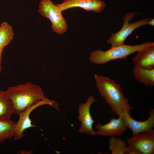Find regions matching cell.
Masks as SVG:
<instances>
[{
  "instance_id": "1",
  "label": "cell",
  "mask_w": 154,
  "mask_h": 154,
  "mask_svg": "<svg viewBox=\"0 0 154 154\" xmlns=\"http://www.w3.org/2000/svg\"><path fill=\"white\" fill-rule=\"evenodd\" d=\"M5 91L12 103L14 113L18 115L46 98L41 87L30 82L10 86Z\"/></svg>"
},
{
  "instance_id": "2",
  "label": "cell",
  "mask_w": 154,
  "mask_h": 154,
  "mask_svg": "<svg viewBox=\"0 0 154 154\" xmlns=\"http://www.w3.org/2000/svg\"><path fill=\"white\" fill-rule=\"evenodd\" d=\"M96 86L113 112L118 116L125 110L131 111L130 106L119 84L105 76L95 74L94 76Z\"/></svg>"
},
{
  "instance_id": "3",
  "label": "cell",
  "mask_w": 154,
  "mask_h": 154,
  "mask_svg": "<svg viewBox=\"0 0 154 154\" xmlns=\"http://www.w3.org/2000/svg\"><path fill=\"white\" fill-rule=\"evenodd\" d=\"M151 46H154V42L149 41L133 46L123 44L111 47L106 51L101 49L96 50L90 53L89 60L91 63L96 64H104L114 60L126 59L130 55Z\"/></svg>"
},
{
  "instance_id": "4",
  "label": "cell",
  "mask_w": 154,
  "mask_h": 154,
  "mask_svg": "<svg viewBox=\"0 0 154 154\" xmlns=\"http://www.w3.org/2000/svg\"><path fill=\"white\" fill-rule=\"evenodd\" d=\"M61 11L51 0H40L38 6V12L49 20L52 31L59 34L66 33L68 25Z\"/></svg>"
},
{
  "instance_id": "5",
  "label": "cell",
  "mask_w": 154,
  "mask_h": 154,
  "mask_svg": "<svg viewBox=\"0 0 154 154\" xmlns=\"http://www.w3.org/2000/svg\"><path fill=\"white\" fill-rule=\"evenodd\" d=\"M137 12H128L123 17V23L121 29L116 33H113L107 40V43L110 44L111 47L124 44L128 37L136 29L145 25L152 18H146L142 20L129 23V21L137 14Z\"/></svg>"
},
{
  "instance_id": "6",
  "label": "cell",
  "mask_w": 154,
  "mask_h": 154,
  "mask_svg": "<svg viewBox=\"0 0 154 154\" xmlns=\"http://www.w3.org/2000/svg\"><path fill=\"white\" fill-rule=\"evenodd\" d=\"M44 105L50 106L57 110L59 109L58 103L46 97L26 108L19 115V119L16 123L17 129L13 137L15 140H20L24 137L25 135L23 134V132L26 129L36 127L35 125L32 124L30 117V114L36 108Z\"/></svg>"
},
{
  "instance_id": "7",
  "label": "cell",
  "mask_w": 154,
  "mask_h": 154,
  "mask_svg": "<svg viewBox=\"0 0 154 154\" xmlns=\"http://www.w3.org/2000/svg\"><path fill=\"white\" fill-rule=\"evenodd\" d=\"M95 100L92 95L90 96L85 103H80L78 109V121L81 123L78 132L91 135H97L96 131L93 128L94 121L91 115L90 109Z\"/></svg>"
},
{
  "instance_id": "8",
  "label": "cell",
  "mask_w": 154,
  "mask_h": 154,
  "mask_svg": "<svg viewBox=\"0 0 154 154\" xmlns=\"http://www.w3.org/2000/svg\"><path fill=\"white\" fill-rule=\"evenodd\" d=\"M130 111L125 110L121 116L127 128L131 131L132 136L148 131L154 127V109L151 108L149 112V116L145 121H140L132 118L130 114Z\"/></svg>"
},
{
  "instance_id": "9",
  "label": "cell",
  "mask_w": 154,
  "mask_h": 154,
  "mask_svg": "<svg viewBox=\"0 0 154 154\" xmlns=\"http://www.w3.org/2000/svg\"><path fill=\"white\" fill-rule=\"evenodd\" d=\"M55 5L62 11L77 7L97 13L102 12L106 6L105 3L100 0H65L61 4Z\"/></svg>"
},
{
  "instance_id": "10",
  "label": "cell",
  "mask_w": 154,
  "mask_h": 154,
  "mask_svg": "<svg viewBox=\"0 0 154 154\" xmlns=\"http://www.w3.org/2000/svg\"><path fill=\"white\" fill-rule=\"evenodd\" d=\"M127 145L135 146L141 154L154 153V130L153 129L127 139Z\"/></svg>"
},
{
  "instance_id": "11",
  "label": "cell",
  "mask_w": 154,
  "mask_h": 154,
  "mask_svg": "<svg viewBox=\"0 0 154 154\" xmlns=\"http://www.w3.org/2000/svg\"><path fill=\"white\" fill-rule=\"evenodd\" d=\"M127 127L122 117H112L110 121L105 124L98 123L95 126L97 135L110 137L122 135Z\"/></svg>"
},
{
  "instance_id": "12",
  "label": "cell",
  "mask_w": 154,
  "mask_h": 154,
  "mask_svg": "<svg viewBox=\"0 0 154 154\" xmlns=\"http://www.w3.org/2000/svg\"><path fill=\"white\" fill-rule=\"evenodd\" d=\"M138 52L133 58L135 66L139 68H154V46H148Z\"/></svg>"
},
{
  "instance_id": "13",
  "label": "cell",
  "mask_w": 154,
  "mask_h": 154,
  "mask_svg": "<svg viewBox=\"0 0 154 154\" xmlns=\"http://www.w3.org/2000/svg\"><path fill=\"white\" fill-rule=\"evenodd\" d=\"M14 113L12 103L6 92L0 89V120L10 119Z\"/></svg>"
},
{
  "instance_id": "14",
  "label": "cell",
  "mask_w": 154,
  "mask_h": 154,
  "mask_svg": "<svg viewBox=\"0 0 154 154\" xmlns=\"http://www.w3.org/2000/svg\"><path fill=\"white\" fill-rule=\"evenodd\" d=\"M135 79L145 85L154 86V68L147 69L134 67L133 69Z\"/></svg>"
},
{
  "instance_id": "15",
  "label": "cell",
  "mask_w": 154,
  "mask_h": 154,
  "mask_svg": "<svg viewBox=\"0 0 154 154\" xmlns=\"http://www.w3.org/2000/svg\"><path fill=\"white\" fill-rule=\"evenodd\" d=\"M17 129L16 123L11 119L0 120V143L14 137Z\"/></svg>"
},
{
  "instance_id": "16",
  "label": "cell",
  "mask_w": 154,
  "mask_h": 154,
  "mask_svg": "<svg viewBox=\"0 0 154 154\" xmlns=\"http://www.w3.org/2000/svg\"><path fill=\"white\" fill-rule=\"evenodd\" d=\"M14 33L12 27L6 21L0 25V49L4 48L13 40Z\"/></svg>"
},
{
  "instance_id": "17",
  "label": "cell",
  "mask_w": 154,
  "mask_h": 154,
  "mask_svg": "<svg viewBox=\"0 0 154 154\" xmlns=\"http://www.w3.org/2000/svg\"><path fill=\"white\" fill-rule=\"evenodd\" d=\"M108 149L112 154H125L127 147L126 142L121 138L115 136L110 137Z\"/></svg>"
},
{
  "instance_id": "18",
  "label": "cell",
  "mask_w": 154,
  "mask_h": 154,
  "mask_svg": "<svg viewBox=\"0 0 154 154\" xmlns=\"http://www.w3.org/2000/svg\"><path fill=\"white\" fill-rule=\"evenodd\" d=\"M125 154H141L138 149L135 146L131 144L128 145Z\"/></svg>"
},
{
  "instance_id": "19",
  "label": "cell",
  "mask_w": 154,
  "mask_h": 154,
  "mask_svg": "<svg viewBox=\"0 0 154 154\" xmlns=\"http://www.w3.org/2000/svg\"><path fill=\"white\" fill-rule=\"evenodd\" d=\"M4 48L0 49V74L1 73L2 69V54Z\"/></svg>"
},
{
  "instance_id": "20",
  "label": "cell",
  "mask_w": 154,
  "mask_h": 154,
  "mask_svg": "<svg viewBox=\"0 0 154 154\" xmlns=\"http://www.w3.org/2000/svg\"><path fill=\"white\" fill-rule=\"evenodd\" d=\"M32 151H28L25 149L20 150L17 153L19 154H31L32 153Z\"/></svg>"
},
{
  "instance_id": "21",
  "label": "cell",
  "mask_w": 154,
  "mask_h": 154,
  "mask_svg": "<svg viewBox=\"0 0 154 154\" xmlns=\"http://www.w3.org/2000/svg\"><path fill=\"white\" fill-rule=\"evenodd\" d=\"M154 19H152L150 20L148 22L147 24L150 25L152 26H154Z\"/></svg>"
}]
</instances>
